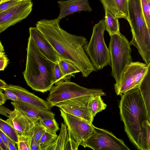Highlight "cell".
I'll return each instance as SVG.
<instances>
[{"instance_id": "obj_35", "label": "cell", "mask_w": 150, "mask_h": 150, "mask_svg": "<svg viewBox=\"0 0 150 150\" xmlns=\"http://www.w3.org/2000/svg\"><path fill=\"white\" fill-rule=\"evenodd\" d=\"M13 110H9L2 105H0V113L8 118Z\"/></svg>"}, {"instance_id": "obj_1", "label": "cell", "mask_w": 150, "mask_h": 150, "mask_svg": "<svg viewBox=\"0 0 150 150\" xmlns=\"http://www.w3.org/2000/svg\"><path fill=\"white\" fill-rule=\"evenodd\" d=\"M58 17L44 19L37 22L35 27L52 45L59 57L70 62L80 71L82 76L87 77L97 69L94 67L85 50L88 43L86 38L70 34L59 25Z\"/></svg>"}, {"instance_id": "obj_19", "label": "cell", "mask_w": 150, "mask_h": 150, "mask_svg": "<svg viewBox=\"0 0 150 150\" xmlns=\"http://www.w3.org/2000/svg\"><path fill=\"white\" fill-rule=\"evenodd\" d=\"M71 150V148L67 125L61 123V128L59 136L56 140L55 150Z\"/></svg>"}, {"instance_id": "obj_2", "label": "cell", "mask_w": 150, "mask_h": 150, "mask_svg": "<svg viewBox=\"0 0 150 150\" xmlns=\"http://www.w3.org/2000/svg\"><path fill=\"white\" fill-rule=\"evenodd\" d=\"M121 96L119 107L125 131L138 149L148 150L146 132L143 124L148 118L139 89L130 90Z\"/></svg>"}, {"instance_id": "obj_18", "label": "cell", "mask_w": 150, "mask_h": 150, "mask_svg": "<svg viewBox=\"0 0 150 150\" xmlns=\"http://www.w3.org/2000/svg\"><path fill=\"white\" fill-rule=\"evenodd\" d=\"M139 88L146 108L148 120L150 123V62L147 64L146 73Z\"/></svg>"}, {"instance_id": "obj_9", "label": "cell", "mask_w": 150, "mask_h": 150, "mask_svg": "<svg viewBox=\"0 0 150 150\" xmlns=\"http://www.w3.org/2000/svg\"><path fill=\"white\" fill-rule=\"evenodd\" d=\"M147 64L139 62H132L127 67L120 82L115 83L116 95L121 96L127 91L139 88L147 71Z\"/></svg>"}, {"instance_id": "obj_16", "label": "cell", "mask_w": 150, "mask_h": 150, "mask_svg": "<svg viewBox=\"0 0 150 150\" xmlns=\"http://www.w3.org/2000/svg\"><path fill=\"white\" fill-rule=\"evenodd\" d=\"M57 2L60 8L58 17L60 20L77 12L92 11L88 0H60Z\"/></svg>"}, {"instance_id": "obj_7", "label": "cell", "mask_w": 150, "mask_h": 150, "mask_svg": "<svg viewBox=\"0 0 150 150\" xmlns=\"http://www.w3.org/2000/svg\"><path fill=\"white\" fill-rule=\"evenodd\" d=\"M59 109L61 116L67 126L71 149L78 150L79 146H82L93 133L95 126L92 123Z\"/></svg>"}, {"instance_id": "obj_30", "label": "cell", "mask_w": 150, "mask_h": 150, "mask_svg": "<svg viewBox=\"0 0 150 150\" xmlns=\"http://www.w3.org/2000/svg\"><path fill=\"white\" fill-rule=\"evenodd\" d=\"M22 0H9L0 3V13L17 5Z\"/></svg>"}, {"instance_id": "obj_11", "label": "cell", "mask_w": 150, "mask_h": 150, "mask_svg": "<svg viewBox=\"0 0 150 150\" xmlns=\"http://www.w3.org/2000/svg\"><path fill=\"white\" fill-rule=\"evenodd\" d=\"M95 96H81L62 101L56 104L67 113L82 118L92 123L94 118L88 108L90 100Z\"/></svg>"}, {"instance_id": "obj_23", "label": "cell", "mask_w": 150, "mask_h": 150, "mask_svg": "<svg viewBox=\"0 0 150 150\" xmlns=\"http://www.w3.org/2000/svg\"><path fill=\"white\" fill-rule=\"evenodd\" d=\"M101 96L100 95L95 96L89 102L88 108L93 118L97 113L105 109L107 106Z\"/></svg>"}, {"instance_id": "obj_42", "label": "cell", "mask_w": 150, "mask_h": 150, "mask_svg": "<svg viewBox=\"0 0 150 150\" xmlns=\"http://www.w3.org/2000/svg\"><path fill=\"white\" fill-rule=\"evenodd\" d=\"M8 0H2L1 1H0V3H1L2 2H4L7 1Z\"/></svg>"}, {"instance_id": "obj_34", "label": "cell", "mask_w": 150, "mask_h": 150, "mask_svg": "<svg viewBox=\"0 0 150 150\" xmlns=\"http://www.w3.org/2000/svg\"><path fill=\"white\" fill-rule=\"evenodd\" d=\"M9 62L7 55L4 54H0V70L4 71Z\"/></svg>"}, {"instance_id": "obj_25", "label": "cell", "mask_w": 150, "mask_h": 150, "mask_svg": "<svg viewBox=\"0 0 150 150\" xmlns=\"http://www.w3.org/2000/svg\"><path fill=\"white\" fill-rule=\"evenodd\" d=\"M39 121L46 130L52 134H57L56 132L59 129V125L54 118L43 120L40 119Z\"/></svg>"}, {"instance_id": "obj_10", "label": "cell", "mask_w": 150, "mask_h": 150, "mask_svg": "<svg viewBox=\"0 0 150 150\" xmlns=\"http://www.w3.org/2000/svg\"><path fill=\"white\" fill-rule=\"evenodd\" d=\"M32 0H22L14 6L0 13V33L26 18L33 8Z\"/></svg>"}, {"instance_id": "obj_5", "label": "cell", "mask_w": 150, "mask_h": 150, "mask_svg": "<svg viewBox=\"0 0 150 150\" xmlns=\"http://www.w3.org/2000/svg\"><path fill=\"white\" fill-rule=\"evenodd\" d=\"M105 30L104 19H103L93 26L90 40L85 47L86 54L97 70L102 69L111 64L109 49L104 37Z\"/></svg>"}, {"instance_id": "obj_37", "label": "cell", "mask_w": 150, "mask_h": 150, "mask_svg": "<svg viewBox=\"0 0 150 150\" xmlns=\"http://www.w3.org/2000/svg\"><path fill=\"white\" fill-rule=\"evenodd\" d=\"M3 90L0 89V105H3L4 104L7 99L5 93H4L2 91Z\"/></svg>"}, {"instance_id": "obj_31", "label": "cell", "mask_w": 150, "mask_h": 150, "mask_svg": "<svg viewBox=\"0 0 150 150\" xmlns=\"http://www.w3.org/2000/svg\"><path fill=\"white\" fill-rule=\"evenodd\" d=\"M32 128L30 130L29 134L30 138V150H41L40 144L36 141L33 137L32 131Z\"/></svg>"}, {"instance_id": "obj_17", "label": "cell", "mask_w": 150, "mask_h": 150, "mask_svg": "<svg viewBox=\"0 0 150 150\" xmlns=\"http://www.w3.org/2000/svg\"><path fill=\"white\" fill-rule=\"evenodd\" d=\"M104 9H107L116 18L129 20L128 0H99Z\"/></svg>"}, {"instance_id": "obj_4", "label": "cell", "mask_w": 150, "mask_h": 150, "mask_svg": "<svg viewBox=\"0 0 150 150\" xmlns=\"http://www.w3.org/2000/svg\"><path fill=\"white\" fill-rule=\"evenodd\" d=\"M131 45L120 32L110 36L109 49L110 57L111 75L115 84L120 81L127 67L132 62Z\"/></svg>"}, {"instance_id": "obj_40", "label": "cell", "mask_w": 150, "mask_h": 150, "mask_svg": "<svg viewBox=\"0 0 150 150\" xmlns=\"http://www.w3.org/2000/svg\"><path fill=\"white\" fill-rule=\"evenodd\" d=\"M7 84L3 80H0V88L2 89L5 88L7 85Z\"/></svg>"}, {"instance_id": "obj_28", "label": "cell", "mask_w": 150, "mask_h": 150, "mask_svg": "<svg viewBox=\"0 0 150 150\" xmlns=\"http://www.w3.org/2000/svg\"><path fill=\"white\" fill-rule=\"evenodd\" d=\"M141 2L146 23L150 24V0H141Z\"/></svg>"}, {"instance_id": "obj_12", "label": "cell", "mask_w": 150, "mask_h": 150, "mask_svg": "<svg viewBox=\"0 0 150 150\" xmlns=\"http://www.w3.org/2000/svg\"><path fill=\"white\" fill-rule=\"evenodd\" d=\"M14 107L18 109L28 118L36 121L40 119L45 120L54 118L55 114L50 110L20 101L11 102Z\"/></svg>"}, {"instance_id": "obj_43", "label": "cell", "mask_w": 150, "mask_h": 150, "mask_svg": "<svg viewBox=\"0 0 150 150\" xmlns=\"http://www.w3.org/2000/svg\"><path fill=\"white\" fill-rule=\"evenodd\" d=\"M2 0H0V1H1Z\"/></svg>"}, {"instance_id": "obj_36", "label": "cell", "mask_w": 150, "mask_h": 150, "mask_svg": "<svg viewBox=\"0 0 150 150\" xmlns=\"http://www.w3.org/2000/svg\"><path fill=\"white\" fill-rule=\"evenodd\" d=\"M8 146L9 150H16V148L15 144L13 141L8 137Z\"/></svg>"}, {"instance_id": "obj_41", "label": "cell", "mask_w": 150, "mask_h": 150, "mask_svg": "<svg viewBox=\"0 0 150 150\" xmlns=\"http://www.w3.org/2000/svg\"><path fill=\"white\" fill-rule=\"evenodd\" d=\"M0 54H5L4 47L3 46L1 41H0Z\"/></svg>"}, {"instance_id": "obj_14", "label": "cell", "mask_w": 150, "mask_h": 150, "mask_svg": "<svg viewBox=\"0 0 150 150\" xmlns=\"http://www.w3.org/2000/svg\"><path fill=\"white\" fill-rule=\"evenodd\" d=\"M5 121L22 135L29 134L35 122L15 107Z\"/></svg>"}, {"instance_id": "obj_38", "label": "cell", "mask_w": 150, "mask_h": 150, "mask_svg": "<svg viewBox=\"0 0 150 150\" xmlns=\"http://www.w3.org/2000/svg\"><path fill=\"white\" fill-rule=\"evenodd\" d=\"M0 137L3 142L8 146V139L7 136L1 130H0Z\"/></svg>"}, {"instance_id": "obj_20", "label": "cell", "mask_w": 150, "mask_h": 150, "mask_svg": "<svg viewBox=\"0 0 150 150\" xmlns=\"http://www.w3.org/2000/svg\"><path fill=\"white\" fill-rule=\"evenodd\" d=\"M106 30L110 36L120 32L118 18L107 9H104Z\"/></svg>"}, {"instance_id": "obj_39", "label": "cell", "mask_w": 150, "mask_h": 150, "mask_svg": "<svg viewBox=\"0 0 150 150\" xmlns=\"http://www.w3.org/2000/svg\"><path fill=\"white\" fill-rule=\"evenodd\" d=\"M0 149L1 150H9L8 146L0 137Z\"/></svg>"}, {"instance_id": "obj_15", "label": "cell", "mask_w": 150, "mask_h": 150, "mask_svg": "<svg viewBox=\"0 0 150 150\" xmlns=\"http://www.w3.org/2000/svg\"><path fill=\"white\" fill-rule=\"evenodd\" d=\"M30 36L33 39L41 52L52 61L58 62L59 57L50 42L35 27L29 29Z\"/></svg>"}, {"instance_id": "obj_26", "label": "cell", "mask_w": 150, "mask_h": 150, "mask_svg": "<svg viewBox=\"0 0 150 150\" xmlns=\"http://www.w3.org/2000/svg\"><path fill=\"white\" fill-rule=\"evenodd\" d=\"M32 131L33 137L36 141L40 144V139L46 131L45 127L40 122L39 120L34 122Z\"/></svg>"}, {"instance_id": "obj_6", "label": "cell", "mask_w": 150, "mask_h": 150, "mask_svg": "<svg viewBox=\"0 0 150 150\" xmlns=\"http://www.w3.org/2000/svg\"><path fill=\"white\" fill-rule=\"evenodd\" d=\"M49 91L46 101L52 108L62 101L81 96H106L101 89L85 88L70 81H59L55 83Z\"/></svg>"}, {"instance_id": "obj_29", "label": "cell", "mask_w": 150, "mask_h": 150, "mask_svg": "<svg viewBox=\"0 0 150 150\" xmlns=\"http://www.w3.org/2000/svg\"><path fill=\"white\" fill-rule=\"evenodd\" d=\"M61 81H64V77L57 62L55 63L54 70V83Z\"/></svg>"}, {"instance_id": "obj_27", "label": "cell", "mask_w": 150, "mask_h": 150, "mask_svg": "<svg viewBox=\"0 0 150 150\" xmlns=\"http://www.w3.org/2000/svg\"><path fill=\"white\" fill-rule=\"evenodd\" d=\"M30 138L29 134H18V141L17 144L18 150H30Z\"/></svg>"}, {"instance_id": "obj_22", "label": "cell", "mask_w": 150, "mask_h": 150, "mask_svg": "<svg viewBox=\"0 0 150 150\" xmlns=\"http://www.w3.org/2000/svg\"><path fill=\"white\" fill-rule=\"evenodd\" d=\"M57 134H54L46 130L40 142L41 150H55Z\"/></svg>"}, {"instance_id": "obj_3", "label": "cell", "mask_w": 150, "mask_h": 150, "mask_svg": "<svg viewBox=\"0 0 150 150\" xmlns=\"http://www.w3.org/2000/svg\"><path fill=\"white\" fill-rule=\"evenodd\" d=\"M26 66L23 73L28 85L42 93L49 91L54 84V70L56 63L40 51L30 36L28 38Z\"/></svg>"}, {"instance_id": "obj_33", "label": "cell", "mask_w": 150, "mask_h": 150, "mask_svg": "<svg viewBox=\"0 0 150 150\" xmlns=\"http://www.w3.org/2000/svg\"><path fill=\"white\" fill-rule=\"evenodd\" d=\"M2 89L4 91L7 100H11L14 102L18 101L17 96L14 93L5 88H4Z\"/></svg>"}, {"instance_id": "obj_24", "label": "cell", "mask_w": 150, "mask_h": 150, "mask_svg": "<svg viewBox=\"0 0 150 150\" xmlns=\"http://www.w3.org/2000/svg\"><path fill=\"white\" fill-rule=\"evenodd\" d=\"M0 130L16 144L18 141V134L15 129L5 120L0 119Z\"/></svg>"}, {"instance_id": "obj_8", "label": "cell", "mask_w": 150, "mask_h": 150, "mask_svg": "<svg viewBox=\"0 0 150 150\" xmlns=\"http://www.w3.org/2000/svg\"><path fill=\"white\" fill-rule=\"evenodd\" d=\"M94 150H129L121 139L111 132L95 126L93 133L82 144Z\"/></svg>"}, {"instance_id": "obj_32", "label": "cell", "mask_w": 150, "mask_h": 150, "mask_svg": "<svg viewBox=\"0 0 150 150\" xmlns=\"http://www.w3.org/2000/svg\"><path fill=\"white\" fill-rule=\"evenodd\" d=\"M143 126L146 131L148 150H150V123L146 120L144 122Z\"/></svg>"}, {"instance_id": "obj_13", "label": "cell", "mask_w": 150, "mask_h": 150, "mask_svg": "<svg viewBox=\"0 0 150 150\" xmlns=\"http://www.w3.org/2000/svg\"><path fill=\"white\" fill-rule=\"evenodd\" d=\"M5 88L14 93L18 101L33 105L50 110L52 107L46 100L40 98L25 88L19 86L7 84Z\"/></svg>"}, {"instance_id": "obj_21", "label": "cell", "mask_w": 150, "mask_h": 150, "mask_svg": "<svg viewBox=\"0 0 150 150\" xmlns=\"http://www.w3.org/2000/svg\"><path fill=\"white\" fill-rule=\"evenodd\" d=\"M59 67L64 77V81H70L71 77H75V74L80 70L71 63L59 57Z\"/></svg>"}]
</instances>
